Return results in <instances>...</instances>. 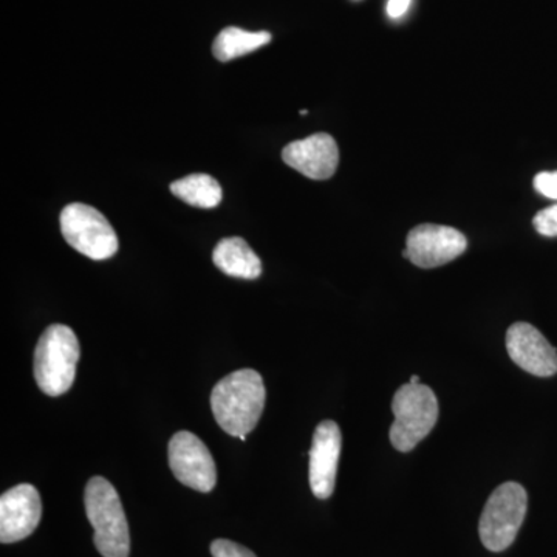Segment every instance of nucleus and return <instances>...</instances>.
<instances>
[{
    "instance_id": "f257e3e1",
    "label": "nucleus",
    "mask_w": 557,
    "mask_h": 557,
    "mask_svg": "<svg viewBox=\"0 0 557 557\" xmlns=\"http://www.w3.org/2000/svg\"><path fill=\"white\" fill-rule=\"evenodd\" d=\"M265 399L262 376L252 369L236 370L212 388V413L226 434L239 438L258 426Z\"/></svg>"
},
{
    "instance_id": "f03ea898",
    "label": "nucleus",
    "mask_w": 557,
    "mask_h": 557,
    "mask_svg": "<svg viewBox=\"0 0 557 557\" xmlns=\"http://www.w3.org/2000/svg\"><path fill=\"white\" fill-rule=\"evenodd\" d=\"M84 505L102 557H129L131 533L119 493L109 480L94 478L84 491Z\"/></svg>"
},
{
    "instance_id": "7ed1b4c3",
    "label": "nucleus",
    "mask_w": 557,
    "mask_h": 557,
    "mask_svg": "<svg viewBox=\"0 0 557 557\" xmlns=\"http://www.w3.org/2000/svg\"><path fill=\"white\" fill-rule=\"evenodd\" d=\"M81 355L79 341L67 325H50L35 350V380L49 397H60L73 386Z\"/></svg>"
},
{
    "instance_id": "20e7f679",
    "label": "nucleus",
    "mask_w": 557,
    "mask_h": 557,
    "mask_svg": "<svg viewBox=\"0 0 557 557\" xmlns=\"http://www.w3.org/2000/svg\"><path fill=\"white\" fill-rule=\"evenodd\" d=\"M395 421L391 442L399 453H409L428 437L438 420V401L434 391L424 384H403L392 401Z\"/></svg>"
},
{
    "instance_id": "39448f33",
    "label": "nucleus",
    "mask_w": 557,
    "mask_h": 557,
    "mask_svg": "<svg viewBox=\"0 0 557 557\" xmlns=\"http://www.w3.org/2000/svg\"><path fill=\"white\" fill-rule=\"evenodd\" d=\"M528 496L525 487L507 482L496 487L487 498L479 533L483 545L490 552H505L516 541L520 527L525 520Z\"/></svg>"
},
{
    "instance_id": "423d86ee",
    "label": "nucleus",
    "mask_w": 557,
    "mask_h": 557,
    "mask_svg": "<svg viewBox=\"0 0 557 557\" xmlns=\"http://www.w3.org/2000/svg\"><path fill=\"white\" fill-rule=\"evenodd\" d=\"M61 233L70 247L94 260L110 259L119 251L115 230L89 205L72 203L62 209Z\"/></svg>"
},
{
    "instance_id": "0eeeda50",
    "label": "nucleus",
    "mask_w": 557,
    "mask_h": 557,
    "mask_svg": "<svg viewBox=\"0 0 557 557\" xmlns=\"http://www.w3.org/2000/svg\"><path fill=\"white\" fill-rule=\"evenodd\" d=\"M170 467L180 483L199 493H211L218 483L214 458L193 432L180 431L171 438Z\"/></svg>"
},
{
    "instance_id": "6e6552de",
    "label": "nucleus",
    "mask_w": 557,
    "mask_h": 557,
    "mask_svg": "<svg viewBox=\"0 0 557 557\" xmlns=\"http://www.w3.org/2000/svg\"><path fill=\"white\" fill-rule=\"evenodd\" d=\"M467 248V237L460 231L424 223L410 231L403 256L420 269H437L460 258Z\"/></svg>"
},
{
    "instance_id": "1a4fd4ad",
    "label": "nucleus",
    "mask_w": 557,
    "mask_h": 557,
    "mask_svg": "<svg viewBox=\"0 0 557 557\" xmlns=\"http://www.w3.org/2000/svg\"><path fill=\"white\" fill-rule=\"evenodd\" d=\"M42 518L38 490L28 483L11 487L0 497V542L14 544L30 536Z\"/></svg>"
},
{
    "instance_id": "9d476101",
    "label": "nucleus",
    "mask_w": 557,
    "mask_h": 557,
    "mask_svg": "<svg viewBox=\"0 0 557 557\" xmlns=\"http://www.w3.org/2000/svg\"><path fill=\"white\" fill-rule=\"evenodd\" d=\"M343 448V435L335 421L325 420L317 428L310 449V487L318 498L332 497Z\"/></svg>"
},
{
    "instance_id": "9b49d317",
    "label": "nucleus",
    "mask_w": 557,
    "mask_h": 557,
    "mask_svg": "<svg viewBox=\"0 0 557 557\" xmlns=\"http://www.w3.org/2000/svg\"><path fill=\"white\" fill-rule=\"evenodd\" d=\"M509 358L531 375L547 376L557 373V351L541 332L528 322H516L507 332Z\"/></svg>"
},
{
    "instance_id": "f8f14e48",
    "label": "nucleus",
    "mask_w": 557,
    "mask_h": 557,
    "mask_svg": "<svg viewBox=\"0 0 557 557\" xmlns=\"http://www.w3.org/2000/svg\"><path fill=\"white\" fill-rule=\"evenodd\" d=\"M282 160L306 177L327 180L338 170L339 149L332 135L313 134L285 146Z\"/></svg>"
},
{
    "instance_id": "ddd939ff",
    "label": "nucleus",
    "mask_w": 557,
    "mask_h": 557,
    "mask_svg": "<svg viewBox=\"0 0 557 557\" xmlns=\"http://www.w3.org/2000/svg\"><path fill=\"white\" fill-rule=\"evenodd\" d=\"M215 267L228 276L258 278L262 274V262L251 247L240 237L220 240L212 252Z\"/></svg>"
},
{
    "instance_id": "4468645a",
    "label": "nucleus",
    "mask_w": 557,
    "mask_h": 557,
    "mask_svg": "<svg viewBox=\"0 0 557 557\" xmlns=\"http://www.w3.org/2000/svg\"><path fill=\"white\" fill-rule=\"evenodd\" d=\"M271 42L269 32H247L239 27H226L212 44V54L220 62H228L259 50Z\"/></svg>"
},
{
    "instance_id": "2eb2a0df",
    "label": "nucleus",
    "mask_w": 557,
    "mask_h": 557,
    "mask_svg": "<svg viewBox=\"0 0 557 557\" xmlns=\"http://www.w3.org/2000/svg\"><path fill=\"white\" fill-rule=\"evenodd\" d=\"M171 193L190 207L201 209L218 208L223 193L219 182L208 174H190L172 183Z\"/></svg>"
},
{
    "instance_id": "dca6fc26",
    "label": "nucleus",
    "mask_w": 557,
    "mask_h": 557,
    "mask_svg": "<svg viewBox=\"0 0 557 557\" xmlns=\"http://www.w3.org/2000/svg\"><path fill=\"white\" fill-rule=\"evenodd\" d=\"M533 225L541 236L557 237V205L539 211Z\"/></svg>"
},
{
    "instance_id": "f3484780",
    "label": "nucleus",
    "mask_w": 557,
    "mask_h": 557,
    "mask_svg": "<svg viewBox=\"0 0 557 557\" xmlns=\"http://www.w3.org/2000/svg\"><path fill=\"white\" fill-rule=\"evenodd\" d=\"M211 553L212 557H258L244 545L226 541V539H218V541L212 542Z\"/></svg>"
},
{
    "instance_id": "a211bd4d",
    "label": "nucleus",
    "mask_w": 557,
    "mask_h": 557,
    "mask_svg": "<svg viewBox=\"0 0 557 557\" xmlns=\"http://www.w3.org/2000/svg\"><path fill=\"white\" fill-rule=\"evenodd\" d=\"M534 189L547 199L557 200V171L537 174L534 177Z\"/></svg>"
},
{
    "instance_id": "6ab92c4d",
    "label": "nucleus",
    "mask_w": 557,
    "mask_h": 557,
    "mask_svg": "<svg viewBox=\"0 0 557 557\" xmlns=\"http://www.w3.org/2000/svg\"><path fill=\"white\" fill-rule=\"evenodd\" d=\"M412 0H388L387 14L392 20H399L409 10Z\"/></svg>"
},
{
    "instance_id": "aec40b11",
    "label": "nucleus",
    "mask_w": 557,
    "mask_h": 557,
    "mask_svg": "<svg viewBox=\"0 0 557 557\" xmlns=\"http://www.w3.org/2000/svg\"><path fill=\"white\" fill-rule=\"evenodd\" d=\"M410 384H420V376L412 375V379L409 381Z\"/></svg>"
}]
</instances>
